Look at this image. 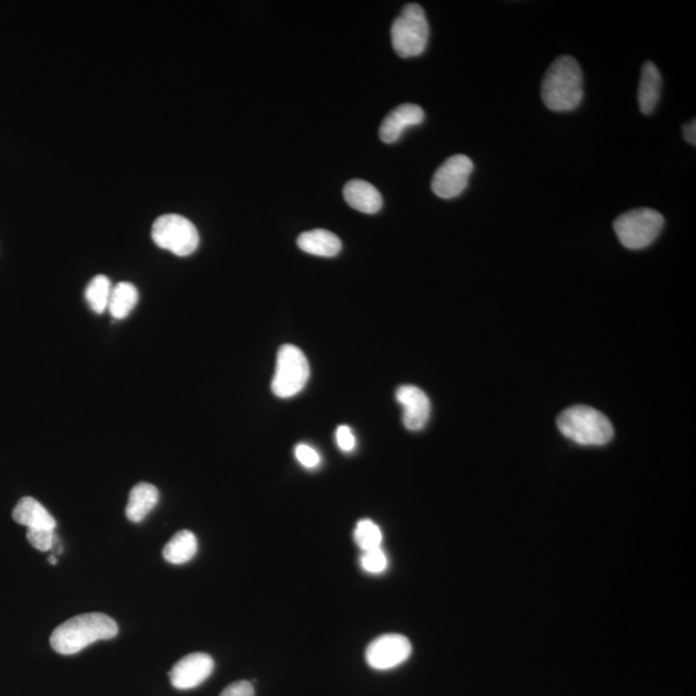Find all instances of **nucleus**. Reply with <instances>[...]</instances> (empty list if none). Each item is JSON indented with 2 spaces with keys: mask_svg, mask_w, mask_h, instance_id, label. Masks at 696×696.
Segmentation results:
<instances>
[{
  "mask_svg": "<svg viewBox=\"0 0 696 696\" xmlns=\"http://www.w3.org/2000/svg\"><path fill=\"white\" fill-rule=\"evenodd\" d=\"M583 96V73L578 61L571 56L556 58L544 74L543 104L556 113H565L577 109Z\"/></svg>",
  "mask_w": 696,
  "mask_h": 696,
  "instance_id": "1",
  "label": "nucleus"
},
{
  "mask_svg": "<svg viewBox=\"0 0 696 696\" xmlns=\"http://www.w3.org/2000/svg\"><path fill=\"white\" fill-rule=\"evenodd\" d=\"M118 632V624L105 614L77 615L53 631L51 646L58 654L73 655L97 641L111 640Z\"/></svg>",
  "mask_w": 696,
  "mask_h": 696,
  "instance_id": "2",
  "label": "nucleus"
},
{
  "mask_svg": "<svg viewBox=\"0 0 696 696\" xmlns=\"http://www.w3.org/2000/svg\"><path fill=\"white\" fill-rule=\"evenodd\" d=\"M557 427L566 439L584 446L606 445L614 437V427L609 418L586 405H575L564 410L557 419Z\"/></svg>",
  "mask_w": 696,
  "mask_h": 696,
  "instance_id": "3",
  "label": "nucleus"
},
{
  "mask_svg": "<svg viewBox=\"0 0 696 696\" xmlns=\"http://www.w3.org/2000/svg\"><path fill=\"white\" fill-rule=\"evenodd\" d=\"M430 25L425 10L417 3L406 4L391 29L392 46L403 58L417 57L425 52Z\"/></svg>",
  "mask_w": 696,
  "mask_h": 696,
  "instance_id": "4",
  "label": "nucleus"
},
{
  "mask_svg": "<svg viewBox=\"0 0 696 696\" xmlns=\"http://www.w3.org/2000/svg\"><path fill=\"white\" fill-rule=\"evenodd\" d=\"M664 227V217L655 209L638 208L623 213L614 222L619 242L632 251L649 247Z\"/></svg>",
  "mask_w": 696,
  "mask_h": 696,
  "instance_id": "5",
  "label": "nucleus"
},
{
  "mask_svg": "<svg viewBox=\"0 0 696 696\" xmlns=\"http://www.w3.org/2000/svg\"><path fill=\"white\" fill-rule=\"evenodd\" d=\"M310 378V364L301 348L284 345L278 352L275 376L272 378L271 390L280 399L300 394Z\"/></svg>",
  "mask_w": 696,
  "mask_h": 696,
  "instance_id": "6",
  "label": "nucleus"
},
{
  "mask_svg": "<svg viewBox=\"0 0 696 696\" xmlns=\"http://www.w3.org/2000/svg\"><path fill=\"white\" fill-rule=\"evenodd\" d=\"M151 238L159 248L186 257L199 247V232L194 223L180 214H164L154 222Z\"/></svg>",
  "mask_w": 696,
  "mask_h": 696,
  "instance_id": "7",
  "label": "nucleus"
},
{
  "mask_svg": "<svg viewBox=\"0 0 696 696\" xmlns=\"http://www.w3.org/2000/svg\"><path fill=\"white\" fill-rule=\"evenodd\" d=\"M474 163L466 155L446 159L432 178V191L441 199H454L467 189Z\"/></svg>",
  "mask_w": 696,
  "mask_h": 696,
  "instance_id": "8",
  "label": "nucleus"
},
{
  "mask_svg": "<svg viewBox=\"0 0 696 696\" xmlns=\"http://www.w3.org/2000/svg\"><path fill=\"white\" fill-rule=\"evenodd\" d=\"M412 644L403 635H383L373 640L365 651L369 667L376 671H388L405 663L412 655Z\"/></svg>",
  "mask_w": 696,
  "mask_h": 696,
  "instance_id": "9",
  "label": "nucleus"
},
{
  "mask_svg": "<svg viewBox=\"0 0 696 696\" xmlns=\"http://www.w3.org/2000/svg\"><path fill=\"white\" fill-rule=\"evenodd\" d=\"M213 671L214 660L211 655L193 653L174 664L169 678L174 689L191 690L207 681Z\"/></svg>",
  "mask_w": 696,
  "mask_h": 696,
  "instance_id": "10",
  "label": "nucleus"
},
{
  "mask_svg": "<svg viewBox=\"0 0 696 696\" xmlns=\"http://www.w3.org/2000/svg\"><path fill=\"white\" fill-rule=\"evenodd\" d=\"M396 400L403 406L404 426L409 431L423 430L431 416V401L425 392L416 386H401L397 388Z\"/></svg>",
  "mask_w": 696,
  "mask_h": 696,
  "instance_id": "11",
  "label": "nucleus"
},
{
  "mask_svg": "<svg viewBox=\"0 0 696 696\" xmlns=\"http://www.w3.org/2000/svg\"><path fill=\"white\" fill-rule=\"evenodd\" d=\"M425 120V111L421 106L404 104L397 106L383 120L379 128V137L385 144H394L406 131V128L416 127Z\"/></svg>",
  "mask_w": 696,
  "mask_h": 696,
  "instance_id": "12",
  "label": "nucleus"
},
{
  "mask_svg": "<svg viewBox=\"0 0 696 696\" xmlns=\"http://www.w3.org/2000/svg\"><path fill=\"white\" fill-rule=\"evenodd\" d=\"M12 519L28 529L55 530L57 522L43 504L31 497L21 498L12 511Z\"/></svg>",
  "mask_w": 696,
  "mask_h": 696,
  "instance_id": "13",
  "label": "nucleus"
},
{
  "mask_svg": "<svg viewBox=\"0 0 696 696\" xmlns=\"http://www.w3.org/2000/svg\"><path fill=\"white\" fill-rule=\"evenodd\" d=\"M346 203L361 213L374 214L381 211V193L372 184L363 180L347 182L343 189Z\"/></svg>",
  "mask_w": 696,
  "mask_h": 696,
  "instance_id": "14",
  "label": "nucleus"
},
{
  "mask_svg": "<svg viewBox=\"0 0 696 696\" xmlns=\"http://www.w3.org/2000/svg\"><path fill=\"white\" fill-rule=\"evenodd\" d=\"M662 92V75L654 62H645L638 84V106L642 114L650 115L657 107Z\"/></svg>",
  "mask_w": 696,
  "mask_h": 696,
  "instance_id": "15",
  "label": "nucleus"
},
{
  "mask_svg": "<svg viewBox=\"0 0 696 696\" xmlns=\"http://www.w3.org/2000/svg\"><path fill=\"white\" fill-rule=\"evenodd\" d=\"M297 244L301 251L318 257H336L342 251L341 240L328 230L303 232Z\"/></svg>",
  "mask_w": 696,
  "mask_h": 696,
  "instance_id": "16",
  "label": "nucleus"
},
{
  "mask_svg": "<svg viewBox=\"0 0 696 696\" xmlns=\"http://www.w3.org/2000/svg\"><path fill=\"white\" fill-rule=\"evenodd\" d=\"M159 502V490L154 485L140 483L129 494L126 515L129 521H144Z\"/></svg>",
  "mask_w": 696,
  "mask_h": 696,
  "instance_id": "17",
  "label": "nucleus"
},
{
  "mask_svg": "<svg viewBox=\"0 0 696 696\" xmlns=\"http://www.w3.org/2000/svg\"><path fill=\"white\" fill-rule=\"evenodd\" d=\"M196 552H198V539L195 534L189 530H181L165 544L163 557L169 564L182 565L193 560Z\"/></svg>",
  "mask_w": 696,
  "mask_h": 696,
  "instance_id": "18",
  "label": "nucleus"
},
{
  "mask_svg": "<svg viewBox=\"0 0 696 696\" xmlns=\"http://www.w3.org/2000/svg\"><path fill=\"white\" fill-rule=\"evenodd\" d=\"M138 298L140 296H138V290L135 285L123 281V283L116 284L111 289L107 310L110 311L111 316L116 320L126 319L135 309Z\"/></svg>",
  "mask_w": 696,
  "mask_h": 696,
  "instance_id": "19",
  "label": "nucleus"
},
{
  "mask_svg": "<svg viewBox=\"0 0 696 696\" xmlns=\"http://www.w3.org/2000/svg\"><path fill=\"white\" fill-rule=\"evenodd\" d=\"M111 281L105 275H97L89 281L86 289V300L96 314H104L109 306L111 294Z\"/></svg>",
  "mask_w": 696,
  "mask_h": 696,
  "instance_id": "20",
  "label": "nucleus"
},
{
  "mask_svg": "<svg viewBox=\"0 0 696 696\" xmlns=\"http://www.w3.org/2000/svg\"><path fill=\"white\" fill-rule=\"evenodd\" d=\"M354 539L361 551L374 550V548L381 547L383 541L382 530L372 520H360L356 524Z\"/></svg>",
  "mask_w": 696,
  "mask_h": 696,
  "instance_id": "21",
  "label": "nucleus"
},
{
  "mask_svg": "<svg viewBox=\"0 0 696 696\" xmlns=\"http://www.w3.org/2000/svg\"><path fill=\"white\" fill-rule=\"evenodd\" d=\"M361 568L369 574H382L388 568V559L382 547L365 551L360 559Z\"/></svg>",
  "mask_w": 696,
  "mask_h": 696,
  "instance_id": "22",
  "label": "nucleus"
},
{
  "mask_svg": "<svg viewBox=\"0 0 696 696\" xmlns=\"http://www.w3.org/2000/svg\"><path fill=\"white\" fill-rule=\"evenodd\" d=\"M56 537L55 530L28 529V532H26V538H28L31 546H33L35 550L42 552L52 550Z\"/></svg>",
  "mask_w": 696,
  "mask_h": 696,
  "instance_id": "23",
  "label": "nucleus"
},
{
  "mask_svg": "<svg viewBox=\"0 0 696 696\" xmlns=\"http://www.w3.org/2000/svg\"><path fill=\"white\" fill-rule=\"evenodd\" d=\"M294 455H296L297 461L300 462L303 467L309 468V470L319 467L321 463L318 450L312 448L309 444H298L296 449H294Z\"/></svg>",
  "mask_w": 696,
  "mask_h": 696,
  "instance_id": "24",
  "label": "nucleus"
},
{
  "mask_svg": "<svg viewBox=\"0 0 696 696\" xmlns=\"http://www.w3.org/2000/svg\"><path fill=\"white\" fill-rule=\"evenodd\" d=\"M336 441L342 452L351 453L356 448V437L348 426L342 425L337 428Z\"/></svg>",
  "mask_w": 696,
  "mask_h": 696,
  "instance_id": "25",
  "label": "nucleus"
},
{
  "mask_svg": "<svg viewBox=\"0 0 696 696\" xmlns=\"http://www.w3.org/2000/svg\"><path fill=\"white\" fill-rule=\"evenodd\" d=\"M220 696H254L253 685L249 681H236L227 686Z\"/></svg>",
  "mask_w": 696,
  "mask_h": 696,
  "instance_id": "26",
  "label": "nucleus"
},
{
  "mask_svg": "<svg viewBox=\"0 0 696 696\" xmlns=\"http://www.w3.org/2000/svg\"><path fill=\"white\" fill-rule=\"evenodd\" d=\"M684 137L689 144L695 146L696 145V122L695 119L691 120L690 123H687L686 126L684 127Z\"/></svg>",
  "mask_w": 696,
  "mask_h": 696,
  "instance_id": "27",
  "label": "nucleus"
},
{
  "mask_svg": "<svg viewBox=\"0 0 696 696\" xmlns=\"http://www.w3.org/2000/svg\"><path fill=\"white\" fill-rule=\"evenodd\" d=\"M48 562L49 564L52 565H57V557L55 555H51L48 557Z\"/></svg>",
  "mask_w": 696,
  "mask_h": 696,
  "instance_id": "28",
  "label": "nucleus"
}]
</instances>
